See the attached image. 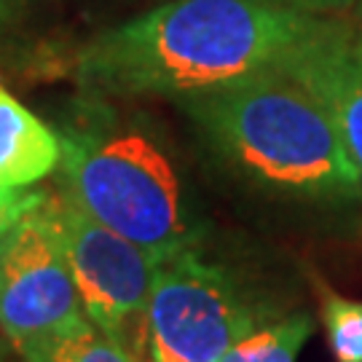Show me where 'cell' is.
Listing matches in <instances>:
<instances>
[{"instance_id":"cell-16","label":"cell","mask_w":362,"mask_h":362,"mask_svg":"<svg viewBox=\"0 0 362 362\" xmlns=\"http://www.w3.org/2000/svg\"><path fill=\"white\" fill-rule=\"evenodd\" d=\"M0 362H8L6 360V349H3V346H0Z\"/></svg>"},{"instance_id":"cell-14","label":"cell","mask_w":362,"mask_h":362,"mask_svg":"<svg viewBox=\"0 0 362 362\" xmlns=\"http://www.w3.org/2000/svg\"><path fill=\"white\" fill-rule=\"evenodd\" d=\"M354 22L360 25V30H362V0H357L354 3Z\"/></svg>"},{"instance_id":"cell-9","label":"cell","mask_w":362,"mask_h":362,"mask_svg":"<svg viewBox=\"0 0 362 362\" xmlns=\"http://www.w3.org/2000/svg\"><path fill=\"white\" fill-rule=\"evenodd\" d=\"M314 333V320L298 311L282 320L263 322L239 344H233L220 362H296L303 344Z\"/></svg>"},{"instance_id":"cell-6","label":"cell","mask_w":362,"mask_h":362,"mask_svg":"<svg viewBox=\"0 0 362 362\" xmlns=\"http://www.w3.org/2000/svg\"><path fill=\"white\" fill-rule=\"evenodd\" d=\"M86 314L46 194L13 226L0 255V336L25 362Z\"/></svg>"},{"instance_id":"cell-4","label":"cell","mask_w":362,"mask_h":362,"mask_svg":"<svg viewBox=\"0 0 362 362\" xmlns=\"http://www.w3.org/2000/svg\"><path fill=\"white\" fill-rule=\"evenodd\" d=\"M263 322L242 285L196 250L158 266L148 300V349L153 362H220Z\"/></svg>"},{"instance_id":"cell-13","label":"cell","mask_w":362,"mask_h":362,"mask_svg":"<svg viewBox=\"0 0 362 362\" xmlns=\"http://www.w3.org/2000/svg\"><path fill=\"white\" fill-rule=\"evenodd\" d=\"M276 3H285L290 8L311 13V16H341L344 11H349L357 0H276Z\"/></svg>"},{"instance_id":"cell-11","label":"cell","mask_w":362,"mask_h":362,"mask_svg":"<svg viewBox=\"0 0 362 362\" xmlns=\"http://www.w3.org/2000/svg\"><path fill=\"white\" fill-rule=\"evenodd\" d=\"M320 317L336 362H362V300L320 285Z\"/></svg>"},{"instance_id":"cell-12","label":"cell","mask_w":362,"mask_h":362,"mask_svg":"<svg viewBox=\"0 0 362 362\" xmlns=\"http://www.w3.org/2000/svg\"><path fill=\"white\" fill-rule=\"evenodd\" d=\"M43 191H25V188H0V255L3 247L11 236L13 226L19 223V218L25 215L30 207H35Z\"/></svg>"},{"instance_id":"cell-2","label":"cell","mask_w":362,"mask_h":362,"mask_svg":"<svg viewBox=\"0 0 362 362\" xmlns=\"http://www.w3.org/2000/svg\"><path fill=\"white\" fill-rule=\"evenodd\" d=\"M209 143L247 180L306 202L362 196V177L325 105L282 62L182 97Z\"/></svg>"},{"instance_id":"cell-7","label":"cell","mask_w":362,"mask_h":362,"mask_svg":"<svg viewBox=\"0 0 362 362\" xmlns=\"http://www.w3.org/2000/svg\"><path fill=\"white\" fill-rule=\"evenodd\" d=\"M325 105L362 177V30L344 16H311L279 59Z\"/></svg>"},{"instance_id":"cell-10","label":"cell","mask_w":362,"mask_h":362,"mask_svg":"<svg viewBox=\"0 0 362 362\" xmlns=\"http://www.w3.org/2000/svg\"><path fill=\"white\" fill-rule=\"evenodd\" d=\"M25 362H140V357L83 320L43 344Z\"/></svg>"},{"instance_id":"cell-15","label":"cell","mask_w":362,"mask_h":362,"mask_svg":"<svg viewBox=\"0 0 362 362\" xmlns=\"http://www.w3.org/2000/svg\"><path fill=\"white\" fill-rule=\"evenodd\" d=\"M6 16V0H0V19Z\"/></svg>"},{"instance_id":"cell-1","label":"cell","mask_w":362,"mask_h":362,"mask_svg":"<svg viewBox=\"0 0 362 362\" xmlns=\"http://www.w3.org/2000/svg\"><path fill=\"white\" fill-rule=\"evenodd\" d=\"M276 0H169L78 54V81L105 97H191L276 65L309 27Z\"/></svg>"},{"instance_id":"cell-3","label":"cell","mask_w":362,"mask_h":362,"mask_svg":"<svg viewBox=\"0 0 362 362\" xmlns=\"http://www.w3.org/2000/svg\"><path fill=\"white\" fill-rule=\"evenodd\" d=\"M59 194L143 247L161 266L196 250L202 231L177 169L151 134L118 124L59 132Z\"/></svg>"},{"instance_id":"cell-5","label":"cell","mask_w":362,"mask_h":362,"mask_svg":"<svg viewBox=\"0 0 362 362\" xmlns=\"http://www.w3.org/2000/svg\"><path fill=\"white\" fill-rule=\"evenodd\" d=\"M46 207L86 320L140 357L143 344H148V300L158 263L143 247L89 218L59 191L46 194Z\"/></svg>"},{"instance_id":"cell-8","label":"cell","mask_w":362,"mask_h":362,"mask_svg":"<svg viewBox=\"0 0 362 362\" xmlns=\"http://www.w3.org/2000/svg\"><path fill=\"white\" fill-rule=\"evenodd\" d=\"M59 134L0 86V188H30L59 164Z\"/></svg>"}]
</instances>
